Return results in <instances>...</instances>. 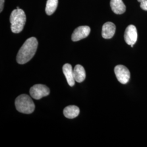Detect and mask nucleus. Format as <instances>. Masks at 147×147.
Returning a JSON list of instances; mask_svg holds the SVG:
<instances>
[{"instance_id": "nucleus-1", "label": "nucleus", "mask_w": 147, "mask_h": 147, "mask_svg": "<svg viewBox=\"0 0 147 147\" xmlns=\"http://www.w3.org/2000/svg\"><path fill=\"white\" fill-rule=\"evenodd\" d=\"M38 44L37 39L35 37H31L27 39L17 54V62L20 64L28 62L36 53Z\"/></svg>"}, {"instance_id": "nucleus-2", "label": "nucleus", "mask_w": 147, "mask_h": 147, "mask_svg": "<svg viewBox=\"0 0 147 147\" xmlns=\"http://www.w3.org/2000/svg\"><path fill=\"white\" fill-rule=\"evenodd\" d=\"M26 21V16L24 11L20 8L13 10L10 16L11 30L14 33L21 32Z\"/></svg>"}, {"instance_id": "nucleus-3", "label": "nucleus", "mask_w": 147, "mask_h": 147, "mask_svg": "<svg viewBox=\"0 0 147 147\" xmlns=\"http://www.w3.org/2000/svg\"><path fill=\"white\" fill-rule=\"evenodd\" d=\"M16 109L19 112L31 114L35 109V105L31 97L26 94H21L15 101Z\"/></svg>"}, {"instance_id": "nucleus-4", "label": "nucleus", "mask_w": 147, "mask_h": 147, "mask_svg": "<svg viewBox=\"0 0 147 147\" xmlns=\"http://www.w3.org/2000/svg\"><path fill=\"white\" fill-rule=\"evenodd\" d=\"M50 89L47 86L42 84H37L32 87L30 93L32 97L36 100L40 99L50 94Z\"/></svg>"}, {"instance_id": "nucleus-5", "label": "nucleus", "mask_w": 147, "mask_h": 147, "mask_svg": "<svg viewBox=\"0 0 147 147\" xmlns=\"http://www.w3.org/2000/svg\"><path fill=\"white\" fill-rule=\"evenodd\" d=\"M115 73L118 81L122 84H126L130 78V73L125 66L118 65L115 68Z\"/></svg>"}, {"instance_id": "nucleus-6", "label": "nucleus", "mask_w": 147, "mask_h": 147, "mask_svg": "<svg viewBox=\"0 0 147 147\" xmlns=\"http://www.w3.org/2000/svg\"><path fill=\"white\" fill-rule=\"evenodd\" d=\"M137 36L136 27L132 25L127 27L124 33V39L127 44L129 45H134L137 42Z\"/></svg>"}, {"instance_id": "nucleus-7", "label": "nucleus", "mask_w": 147, "mask_h": 147, "mask_svg": "<svg viewBox=\"0 0 147 147\" xmlns=\"http://www.w3.org/2000/svg\"><path fill=\"white\" fill-rule=\"evenodd\" d=\"M90 28L88 26H81L76 28L74 31L71 39L73 42H78L89 36Z\"/></svg>"}, {"instance_id": "nucleus-8", "label": "nucleus", "mask_w": 147, "mask_h": 147, "mask_svg": "<svg viewBox=\"0 0 147 147\" xmlns=\"http://www.w3.org/2000/svg\"><path fill=\"white\" fill-rule=\"evenodd\" d=\"M116 26L111 22H107L102 28V37L104 39H111L115 35Z\"/></svg>"}, {"instance_id": "nucleus-9", "label": "nucleus", "mask_w": 147, "mask_h": 147, "mask_svg": "<svg viewBox=\"0 0 147 147\" xmlns=\"http://www.w3.org/2000/svg\"><path fill=\"white\" fill-rule=\"evenodd\" d=\"M63 72L67 79L69 85L73 87L75 84V79L74 76V70L72 66L68 63L65 64L63 66Z\"/></svg>"}, {"instance_id": "nucleus-10", "label": "nucleus", "mask_w": 147, "mask_h": 147, "mask_svg": "<svg viewBox=\"0 0 147 147\" xmlns=\"http://www.w3.org/2000/svg\"><path fill=\"white\" fill-rule=\"evenodd\" d=\"M110 5L112 10L116 14H122L126 11V6L122 0H111Z\"/></svg>"}, {"instance_id": "nucleus-11", "label": "nucleus", "mask_w": 147, "mask_h": 147, "mask_svg": "<svg viewBox=\"0 0 147 147\" xmlns=\"http://www.w3.org/2000/svg\"><path fill=\"white\" fill-rule=\"evenodd\" d=\"M80 109L75 105H70L66 107L63 110L64 116L69 119H73L79 116Z\"/></svg>"}, {"instance_id": "nucleus-12", "label": "nucleus", "mask_w": 147, "mask_h": 147, "mask_svg": "<svg viewBox=\"0 0 147 147\" xmlns=\"http://www.w3.org/2000/svg\"><path fill=\"white\" fill-rule=\"evenodd\" d=\"M74 76L75 80L79 82H82L86 79V71L84 68L81 65L78 64L74 69Z\"/></svg>"}, {"instance_id": "nucleus-13", "label": "nucleus", "mask_w": 147, "mask_h": 147, "mask_svg": "<svg viewBox=\"0 0 147 147\" xmlns=\"http://www.w3.org/2000/svg\"><path fill=\"white\" fill-rule=\"evenodd\" d=\"M58 0H47L45 8L46 13L51 16L56 11L58 5Z\"/></svg>"}, {"instance_id": "nucleus-14", "label": "nucleus", "mask_w": 147, "mask_h": 147, "mask_svg": "<svg viewBox=\"0 0 147 147\" xmlns=\"http://www.w3.org/2000/svg\"><path fill=\"white\" fill-rule=\"evenodd\" d=\"M140 2V7L142 9L147 11V0H137Z\"/></svg>"}, {"instance_id": "nucleus-15", "label": "nucleus", "mask_w": 147, "mask_h": 147, "mask_svg": "<svg viewBox=\"0 0 147 147\" xmlns=\"http://www.w3.org/2000/svg\"><path fill=\"white\" fill-rule=\"evenodd\" d=\"M5 0H0V11L2 12L3 9Z\"/></svg>"}]
</instances>
